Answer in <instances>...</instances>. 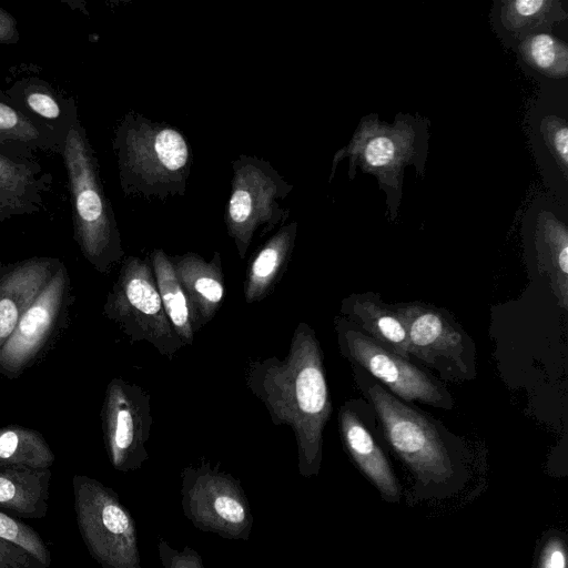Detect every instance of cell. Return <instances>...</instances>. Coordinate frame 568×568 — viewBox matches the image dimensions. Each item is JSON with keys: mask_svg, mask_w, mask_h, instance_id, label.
Listing matches in <instances>:
<instances>
[{"mask_svg": "<svg viewBox=\"0 0 568 568\" xmlns=\"http://www.w3.org/2000/svg\"><path fill=\"white\" fill-rule=\"evenodd\" d=\"M103 314L130 343L146 342L169 359L185 345L164 311L150 258L129 256L123 261Z\"/></svg>", "mask_w": 568, "mask_h": 568, "instance_id": "5", "label": "cell"}, {"mask_svg": "<svg viewBox=\"0 0 568 568\" xmlns=\"http://www.w3.org/2000/svg\"><path fill=\"white\" fill-rule=\"evenodd\" d=\"M18 41L19 31L16 19L0 7V43L16 44Z\"/></svg>", "mask_w": 568, "mask_h": 568, "instance_id": "32", "label": "cell"}, {"mask_svg": "<svg viewBox=\"0 0 568 568\" xmlns=\"http://www.w3.org/2000/svg\"><path fill=\"white\" fill-rule=\"evenodd\" d=\"M181 505L195 528L224 539L248 540L253 514L239 479L203 460L181 471Z\"/></svg>", "mask_w": 568, "mask_h": 568, "instance_id": "7", "label": "cell"}, {"mask_svg": "<svg viewBox=\"0 0 568 568\" xmlns=\"http://www.w3.org/2000/svg\"><path fill=\"white\" fill-rule=\"evenodd\" d=\"M392 306L405 326L412 358L448 382L475 378L474 342L449 312L422 302Z\"/></svg>", "mask_w": 568, "mask_h": 568, "instance_id": "8", "label": "cell"}, {"mask_svg": "<svg viewBox=\"0 0 568 568\" xmlns=\"http://www.w3.org/2000/svg\"><path fill=\"white\" fill-rule=\"evenodd\" d=\"M0 143L20 144L27 150L57 151L63 142L20 111L9 100H0Z\"/></svg>", "mask_w": 568, "mask_h": 568, "instance_id": "25", "label": "cell"}, {"mask_svg": "<svg viewBox=\"0 0 568 568\" xmlns=\"http://www.w3.org/2000/svg\"><path fill=\"white\" fill-rule=\"evenodd\" d=\"M114 149L126 193L165 196L183 192L191 160L178 130L130 113L116 131Z\"/></svg>", "mask_w": 568, "mask_h": 568, "instance_id": "4", "label": "cell"}, {"mask_svg": "<svg viewBox=\"0 0 568 568\" xmlns=\"http://www.w3.org/2000/svg\"><path fill=\"white\" fill-rule=\"evenodd\" d=\"M341 316L383 348L412 362L405 326L378 294L353 293L341 304Z\"/></svg>", "mask_w": 568, "mask_h": 568, "instance_id": "17", "label": "cell"}, {"mask_svg": "<svg viewBox=\"0 0 568 568\" xmlns=\"http://www.w3.org/2000/svg\"><path fill=\"white\" fill-rule=\"evenodd\" d=\"M73 487L78 526L93 558L103 568H142L136 525L119 496L82 475Z\"/></svg>", "mask_w": 568, "mask_h": 568, "instance_id": "6", "label": "cell"}, {"mask_svg": "<svg viewBox=\"0 0 568 568\" xmlns=\"http://www.w3.org/2000/svg\"><path fill=\"white\" fill-rule=\"evenodd\" d=\"M566 12L555 0H509L503 2L501 21L516 34L529 36L541 26L564 19Z\"/></svg>", "mask_w": 568, "mask_h": 568, "instance_id": "26", "label": "cell"}, {"mask_svg": "<svg viewBox=\"0 0 568 568\" xmlns=\"http://www.w3.org/2000/svg\"><path fill=\"white\" fill-rule=\"evenodd\" d=\"M158 550L163 568H205L202 557L189 546L176 550L165 540L160 539Z\"/></svg>", "mask_w": 568, "mask_h": 568, "instance_id": "30", "label": "cell"}, {"mask_svg": "<svg viewBox=\"0 0 568 568\" xmlns=\"http://www.w3.org/2000/svg\"><path fill=\"white\" fill-rule=\"evenodd\" d=\"M2 266H3V264H2V262L0 261V270L2 268Z\"/></svg>", "mask_w": 568, "mask_h": 568, "instance_id": "33", "label": "cell"}, {"mask_svg": "<svg viewBox=\"0 0 568 568\" xmlns=\"http://www.w3.org/2000/svg\"><path fill=\"white\" fill-rule=\"evenodd\" d=\"M538 568H567L566 545L558 536L550 537L540 551Z\"/></svg>", "mask_w": 568, "mask_h": 568, "instance_id": "31", "label": "cell"}, {"mask_svg": "<svg viewBox=\"0 0 568 568\" xmlns=\"http://www.w3.org/2000/svg\"><path fill=\"white\" fill-rule=\"evenodd\" d=\"M175 275L190 303L194 332L197 333L215 316L225 294L221 255L215 252L211 261L189 252L171 256Z\"/></svg>", "mask_w": 568, "mask_h": 568, "instance_id": "15", "label": "cell"}, {"mask_svg": "<svg viewBox=\"0 0 568 568\" xmlns=\"http://www.w3.org/2000/svg\"><path fill=\"white\" fill-rule=\"evenodd\" d=\"M392 449L415 477L417 497H445L463 485L462 460L432 419L388 393L379 383H362Z\"/></svg>", "mask_w": 568, "mask_h": 568, "instance_id": "2", "label": "cell"}, {"mask_svg": "<svg viewBox=\"0 0 568 568\" xmlns=\"http://www.w3.org/2000/svg\"><path fill=\"white\" fill-rule=\"evenodd\" d=\"M0 538L17 544L43 565H49L50 555L39 535L3 513H0Z\"/></svg>", "mask_w": 568, "mask_h": 568, "instance_id": "28", "label": "cell"}, {"mask_svg": "<svg viewBox=\"0 0 568 568\" xmlns=\"http://www.w3.org/2000/svg\"><path fill=\"white\" fill-rule=\"evenodd\" d=\"M64 263L0 346V374L9 379L31 368L65 324L73 302Z\"/></svg>", "mask_w": 568, "mask_h": 568, "instance_id": "11", "label": "cell"}, {"mask_svg": "<svg viewBox=\"0 0 568 568\" xmlns=\"http://www.w3.org/2000/svg\"><path fill=\"white\" fill-rule=\"evenodd\" d=\"M48 469H31L0 463V505L21 514L36 509Z\"/></svg>", "mask_w": 568, "mask_h": 568, "instance_id": "24", "label": "cell"}, {"mask_svg": "<svg viewBox=\"0 0 568 568\" xmlns=\"http://www.w3.org/2000/svg\"><path fill=\"white\" fill-rule=\"evenodd\" d=\"M100 416L112 467L123 473L140 469L149 458L146 443L153 423L149 393L114 377L106 386Z\"/></svg>", "mask_w": 568, "mask_h": 568, "instance_id": "12", "label": "cell"}, {"mask_svg": "<svg viewBox=\"0 0 568 568\" xmlns=\"http://www.w3.org/2000/svg\"><path fill=\"white\" fill-rule=\"evenodd\" d=\"M45 181L38 166L0 153V222L39 211Z\"/></svg>", "mask_w": 568, "mask_h": 568, "instance_id": "19", "label": "cell"}, {"mask_svg": "<svg viewBox=\"0 0 568 568\" xmlns=\"http://www.w3.org/2000/svg\"><path fill=\"white\" fill-rule=\"evenodd\" d=\"M7 98L32 121L54 134L62 142L70 126L78 120L71 119L63 101L44 82L38 79L21 80L9 91Z\"/></svg>", "mask_w": 568, "mask_h": 568, "instance_id": "21", "label": "cell"}, {"mask_svg": "<svg viewBox=\"0 0 568 568\" xmlns=\"http://www.w3.org/2000/svg\"><path fill=\"white\" fill-rule=\"evenodd\" d=\"M541 132L546 145L557 161L564 175H568V128L565 120L547 116L541 122Z\"/></svg>", "mask_w": 568, "mask_h": 568, "instance_id": "29", "label": "cell"}, {"mask_svg": "<svg viewBox=\"0 0 568 568\" xmlns=\"http://www.w3.org/2000/svg\"><path fill=\"white\" fill-rule=\"evenodd\" d=\"M72 200L74 237L84 258L106 274L124 255L112 206L85 130L77 120L61 149Z\"/></svg>", "mask_w": 568, "mask_h": 568, "instance_id": "3", "label": "cell"}, {"mask_svg": "<svg viewBox=\"0 0 568 568\" xmlns=\"http://www.w3.org/2000/svg\"><path fill=\"white\" fill-rule=\"evenodd\" d=\"M54 454L36 429L11 424L0 427V463L31 469H48Z\"/></svg>", "mask_w": 568, "mask_h": 568, "instance_id": "23", "label": "cell"}, {"mask_svg": "<svg viewBox=\"0 0 568 568\" xmlns=\"http://www.w3.org/2000/svg\"><path fill=\"white\" fill-rule=\"evenodd\" d=\"M233 169L225 223L240 257L244 258L258 226L266 224V233L288 215L277 200L285 197L292 185L268 162L256 158L241 156Z\"/></svg>", "mask_w": 568, "mask_h": 568, "instance_id": "9", "label": "cell"}, {"mask_svg": "<svg viewBox=\"0 0 568 568\" xmlns=\"http://www.w3.org/2000/svg\"><path fill=\"white\" fill-rule=\"evenodd\" d=\"M338 426L344 446L359 470L385 499L400 498V487L390 464L351 403L341 407Z\"/></svg>", "mask_w": 568, "mask_h": 568, "instance_id": "16", "label": "cell"}, {"mask_svg": "<svg viewBox=\"0 0 568 568\" xmlns=\"http://www.w3.org/2000/svg\"><path fill=\"white\" fill-rule=\"evenodd\" d=\"M535 246L538 267L550 281V288L558 305L568 306V231L554 215L539 216Z\"/></svg>", "mask_w": 568, "mask_h": 568, "instance_id": "20", "label": "cell"}, {"mask_svg": "<svg viewBox=\"0 0 568 568\" xmlns=\"http://www.w3.org/2000/svg\"><path fill=\"white\" fill-rule=\"evenodd\" d=\"M150 262L164 311L175 333L185 345L192 344L195 334L192 310L170 256L156 248L151 253Z\"/></svg>", "mask_w": 568, "mask_h": 568, "instance_id": "22", "label": "cell"}, {"mask_svg": "<svg viewBox=\"0 0 568 568\" xmlns=\"http://www.w3.org/2000/svg\"><path fill=\"white\" fill-rule=\"evenodd\" d=\"M412 154V132L381 125L376 118L365 119L348 146L336 153V163L345 156L363 170L377 175L381 182L397 184L398 174Z\"/></svg>", "mask_w": 568, "mask_h": 568, "instance_id": "13", "label": "cell"}, {"mask_svg": "<svg viewBox=\"0 0 568 568\" xmlns=\"http://www.w3.org/2000/svg\"><path fill=\"white\" fill-rule=\"evenodd\" d=\"M245 384L268 412L274 425L290 426L297 446V469L310 478L320 473L323 433L332 415L323 352L314 329L300 323L288 353L251 361Z\"/></svg>", "mask_w": 568, "mask_h": 568, "instance_id": "1", "label": "cell"}, {"mask_svg": "<svg viewBox=\"0 0 568 568\" xmlns=\"http://www.w3.org/2000/svg\"><path fill=\"white\" fill-rule=\"evenodd\" d=\"M334 323L342 355L378 379L395 397L453 409L455 400L452 394L430 374L383 348L343 316H336Z\"/></svg>", "mask_w": 568, "mask_h": 568, "instance_id": "10", "label": "cell"}, {"mask_svg": "<svg viewBox=\"0 0 568 568\" xmlns=\"http://www.w3.org/2000/svg\"><path fill=\"white\" fill-rule=\"evenodd\" d=\"M63 262L33 256L0 270V346L9 338L24 312L39 297Z\"/></svg>", "mask_w": 568, "mask_h": 568, "instance_id": "14", "label": "cell"}, {"mask_svg": "<svg viewBox=\"0 0 568 568\" xmlns=\"http://www.w3.org/2000/svg\"><path fill=\"white\" fill-rule=\"evenodd\" d=\"M296 233V222L284 225L251 258L243 285L246 303L260 302L275 288L290 263Z\"/></svg>", "mask_w": 568, "mask_h": 568, "instance_id": "18", "label": "cell"}, {"mask_svg": "<svg viewBox=\"0 0 568 568\" xmlns=\"http://www.w3.org/2000/svg\"><path fill=\"white\" fill-rule=\"evenodd\" d=\"M524 60L535 70L550 78H565L568 73V48L551 34L536 32L520 44Z\"/></svg>", "mask_w": 568, "mask_h": 568, "instance_id": "27", "label": "cell"}]
</instances>
